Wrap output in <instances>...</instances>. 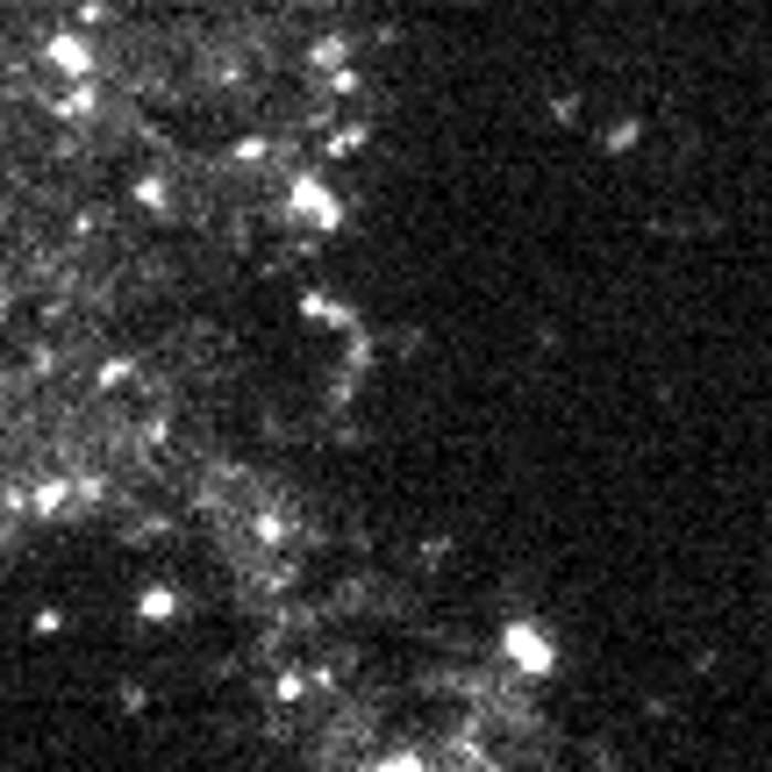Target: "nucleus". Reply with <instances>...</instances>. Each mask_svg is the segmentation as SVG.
Masks as SVG:
<instances>
[{
    "label": "nucleus",
    "mask_w": 772,
    "mask_h": 772,
    "mask_svg": "<svg viewBox=\"0 0 772 772\" xmlns=\"http://www.w3.org/2000/svg\"><path fill=\"white\" fill-rule=\"evenodd\" d=\"M51 65H57V72H94V51H86L80 36H57V43H51Z\"/></svg>",
    "instance_id": "1"
},
{
    "label": "nucleus",
    "mask_w": 772,
    "mask_h": 772,
    "mask_svg": "<svg viewBox=\"0 0 772 772\" xmlns=\"http://www.w3.org/2000/svg\"><path fill=\"white\" fill-rule=\"evenodd\" d=\"M508 644H515V658H522V665H551V651H543L537 637H529V630H515Z\"/></svg>",
    "instance_id": "2"
}]
</instances>
